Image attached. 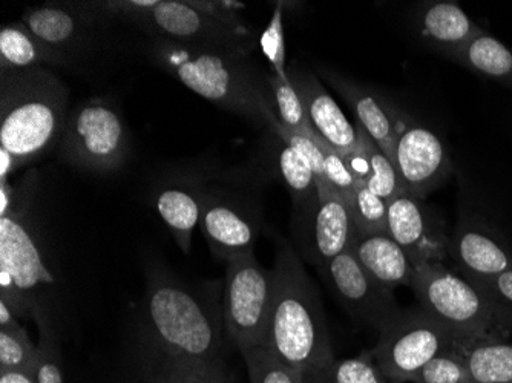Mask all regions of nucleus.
Instances as JSON below:
<instances>
[{
    "label": "nucleus",
    "mask_w": 512,
    "mask_h": 383,
    "mask_svg": "<svg viewBox=\"0 0 512 383\" xmlns=\"http://www.w3.org/2000/svg\"><path fill=\"white\" fill-rule=\"evenodd\" d=\"M143 328L152 357L188 362H224L223 305L204 301L171 273L155 269L146 282Z\"/></svg>",
    "instance_id": "f257e3e1"
},
{
    "label": "nucleus",
    "mask_w": 512,
    "mask_h": 383,
    "mask_svg": "<svg viewBox=\"0 0 512 383\" xmlns=\"http://www.w3.org/2000/svg\"><path fill=\"white\" fill-rule=\"evenodd\" d=\"M275 244L273 302L264 347L302 374L329 364L335 353L321 296L301 256L281 236Z\"/></svg>",
    "instance_id": "f03ea898"
},
{
    "label": "nucleus",
    "mask_w": 512,
    "mask_h": 383,
    "mask_svg": "<svg viewBox=\"0 0 512 383\" xmlns=\"http://www.w3.org/2000/svg\"><path fill=\"white\" fill-rule=\"evenodd\" d=\"M151 56L161 68L214 105L266 126V74L244 51L151 39ZM267 128V126H266Z\"/></svg>",
    "instance_id": "7ed1b4c3"
},
{
    "label": "nucleus",
    "mask_w": 512,
    "mask_h": 383,
    "mask_svg": "<svg viewBox=\"0 0 512 383\" xmlns=\"http://www.w3.org/2000/svg\"><path fill=\"white\" fill-rule=\"evenodd\" d=\"M69 91L48 68L0 74V148L20 167L59 145L68 118Z\"/></svg>",
    "instance_id": "20e7f679"
},
{
    "label": "nucleus",
    "mask_w": 512,
    "mask_h": 383,
    "mask_svg": "<svg viewBox=\"0 0 512 383\" xmlns=\"http://www.w3.org/2000/svg\"><path fill=\"white\" fill-rule=\"evenodd\" d=\"M92 5L105 22L135 25L151 39L217 46L249 54L255 48V34L226 27L194 10L188 0H103Z\"/></svg>",
    "instance_id": "39448f33"
},
{
    "label": "nucleus",
    "mask_w": 512,
    "mask_h": 383,
    "mask_svg": "<svg viewBox=\"0 0 512 383\" xmlns=\"http://www.w3.org/2000/svg\"><path fill=\"white\" fill-rule=\"evenodd\" d=\"M411 289L419 307L465 341H503L508 336L483 293L444 262L416 264Z\"/></svg>",
    "instance_id": "423d86ee"
},
{
    "label": "nucleus",
    "mask_w": 512,
    "mask_h": 383,
    "mask_svg": "<svg viewBox=\"0 0 512 383\" xmlns=\"http://www.w3.org/2000/svg\"><path fill=\"white\" fill-rule=\"evenodd\" d=\"M34 204L0 218V301L19 319L33 318L43 289L54 284L34 224Z\"/></svg>",
    "instance_id": "0eeeda50"
},
{
    "label": "nucleus",
    "mask_w": 512,
    "mask_h": 383,
    "mask_svg": "<svg viewBox=\"0 0 512 383\" xmlns=\"http://www.w3.org/2000/svg\"><path fill=\"white\" fill-rule=\"evenodd\" d=\"M59 155L82 171H119L129 155V134L117 106L102 97L77 105L66 118Z\"/></svg>",
    "instance_id": "6e6552de"
},
{
    "label": "nucleus",
    "mask_w": 512,
    "mask_h": 383,
    "mask_svg": "<svg viewBox=\"0 0 512 383\" xmlns=\"http://www.w3.org/2000/svg\"><path fill=\"white\" fill-rule=\"evenodd\" d=\"M470 341L428 315L424 308H401L381 331L371 353L379 370L390 383H411L419 371L434 357Z\"/></svg>",
    "instance_id": "1a4fd4ad"
},
{
    "label": "nucleus",
    "mask_w": 512,
    "mask_h": 383,
    "mask_svg": "<svg viewBox=\"0 0 512 383\" xmlns=\"http://www.w3.org/2000/svg\"><path fill=\"white\" fill-rule=\"evenodd\" d=\"M223 319L227 341L238 350L266 345L273 302V270L264 269L255 252L226 262Z\"/></svg>",
    "instance_id": "9d476101"
},
{
    "label": "nucleus",
    "mask_w": 512,
    "mask_h": 383,
    "mask_svg": "<svg viewBox=\"0 0 512 383\" xmlns=\"http://www.w3.org/2000/svg\"><path fill=\"white\" fill-rule=\"evenodd\" d=\"M201 232L220 261L255 252L263 229V215L255 201L226 190L209 189L203 195Z\"/></svg>",
    "instance_id": "9b49d317"
},
{
    "label": "nucleus",
    "mask_w": 512,
    "mask_h": 383,
    "mask_svg": "<svg viewBox=\"0 0 512 383\" xmlns=\"http://www.w3.org/2000/svg\"><path fill=\"white\" fill-rule=\"evenodd\" d=\"M298 255L316 269L352 246L358 227L347 201L318 181V203L293 221Z\"/></svg>",
    "instance_id": "f8f14e48"
},
{
    "label": "nucleus",
    "mask_w": 512,
    "mask_h": 383,
    "mask_svg": "<svg viewBox=\"0 0 512 383\" xmlns=\"http://www.w3.org/2000/svg\"><path fill=\"white\" fill-rule=\"evenodd\" d=\"M394 166L405 192L427 200L454 172L453 157L445 141L428 126L399 117Z\"/></svg>",
    "instance_id": "ddd939ff"
},
{
    "label": "nucleus",
    "mask_w": 512,
    "mask_h": 383,
    "mask_svg": "<svg viewBox=\"0 0 512 383\" xmlns=\"http://www.w3.org/2000/svg\"><path fill=\"white\" fill-rule=\"evenodd\" d=\"M318 272L345 310L362 324L381 331L401 311L393 292L365 272L350 247L325 262Z\"/></svg>",
    "instance_id": "4468645a"
},
{
    "label": "nucleus",
    "mask_w": 512,
    "mask_h": 383,
    "mask_svg": "<svg viewBox=\"0 0 512 383\" xmlns=\"http://www.w3.org/2000/svg\"><path fill=\"white\" fill-rule=\"evenodd\" d=\"M20 22L65 66L80 56L97 28L109 25L92 2H48L28 8Z\"/></svg>",
    "instance_id": "2eb2a0df"
},
{
    "label": "nucleus",
    "mask_w": 512,
    "mask_h": 383,
    "mask_svg": "<svg viewBox=\"0 0 512 383\" xmlns=\"http://www.w3.org/2000/svg\"><path fill=\"white\" fill-rule=\"evenodd\" d=\"M448 258L460 275L479 289L494 276L512 269V249L505 236L477 213H465L450 235Z\"/></svg>",
    "instance_id": "dca6fc26"
},
{
    "label": "nucleus",
    "mask_w": 512,
    "mask_h": 383,
    "mask_svg": "<svg viewBox=\"0 0 512 383\" xmlns=\"http://www.w3.org/2000/svg\"><path fill=\"white\" fill-rule=\"evenodd\" d=\"M387 233L416 264L445 262L450 235L444 218L424 198L402 192L388 203Z\"/></svg>",
    "instance_id": "f3484780"
},
{
    "label": "nucleus",
    "mask_w": 512,
    "mask_h": 383,
    "mask_svg": "<svg viewBox=\"0 0 512 383\" xmlns=\"http://www.w3.org/2000/svg\"><path fill=\"white\" fill-rule=\"evenodd\" d=\"M287 76L298 92L313 132L341 155L355 152L358 146L356 126L348 122L332 94L312 69L293 62L287 66Z\"/></svg>",
    "instance_id": "a211bd4d"
},
{
    "label": "nucleus",
    "mask_w": 512,
    "mask_h": 383,
    "mask_svg": "<svg viewBox=\"0 0 512 383\" xmlns=\"http://www.w3.org/2000/svg\"><path fill=\"white\" fill-rule=\"evenodd\" d=\"M321 76L350 106L355 114L356 125L361 126L365 134L375 141L394 163L398 115L391 112L390 106L385 105L378 94L365 88L361 83L353 82L348 77L324 68H321Z\"/></svg>",
    "instance_id": "6ab92c4d"
},
{
    "label": "nucleus",
    "mask_w": 512,
    "mask_h": 383,
    "mask_svg": "<svg viewBox=\"0 0 512 383\" xmlns=\"http://www.w3.org/2000/svg\"><path fill=\"white\" fill-rule=\"evenodd\" d=\"M353 255L365 272L394 292L398 287L413 285L416 266L404 249L387 232H356L352 246Z\"/></svg>",
    "instance_id": "aec40b11"
},
{
    "label": "nucleus",
    "mask_w": 512,
    "mask_h": 383,
    "mask_svg": "<svg viewBox=\"0 0 512 383\" xmlns=\"http://www.w3.org/2000/svg\"><path fill=\"white\" fill-rule=\"evenodd\" d=\"M416 23L422 40L447 59L485 31L456 2L424 5L416 16Z\"/></svg>",
    "instance_id": "412c9836"
},
{
    "label": "nucleus",
    "mask_w": 512,
    "mask_h": 383,
    "mask_svg": "<svg viewBox=\"0 0 512 383\" xmlns=\"http://www.w3.org/2000/svg\"><path fill=\"white\" fill-rule=\"evenodd\" d=\"M204 190V184L184 180L161 187L155 195V209L184 255L191 252L192 235L200 226Z\"/></svg>",
    "instance_id": "4be33fe9"
},
{
    "label": "nucleus",
    "mask_w": 512,
    "mask_h": 383,
    "mask_svg": "<svg viewBox=\"0 0 512 383\" xmlns=\"http://www.w3.org/2000/svg\"><path fill=\"white\" fill-rule=\"evenodd\" d=\"M358 131V146L352 154L344 155L348 167L352 169L356 180H362L368 189L384 198L387 203L405 192L398 169L393 160L371 140L361 126Z\"/></svg>",
    "instance_id": "5701e85b"
},
{
    "label": "nucleus",
    "mask_w": 512,
    "mask_h": 383,
    "mask_svg": "<svg viewBox=\"0 0 512 383\" xmlns=\"http://www.w3.org/2000/svg\"><path fill=\"white\" fill-rule=\"evenodd\" d=\"M470 73L499 83L512 91V50L483 31L450 57Z\"/></svg>",
    "instance_id": "b1692460"
},
{
    "label": "nucleus",
    "mask_w": 512,
    "mask_h": 383,
    "mask_svg": "<svg viewBox=\"0 0 512 383\" xmlns=\"http://www.w3.org/2000/svg\"><path fill=\"white\" fill-rule=\"evenodd\" d=\"M45 66H65V63L53 51L43 46L20 20L2 27L0 74Z\"/></svg>",
    "instance_id": "393cba45"
},
{
    "label": "nucleus",
    "mask_w": 512,
    "mask_h": 383,
    "mask_svg": "<svg viewBox=\"0 0 512 383\" xmlns=\"http://www.w3.org/2000/svg\"><path fill=\"white\" fill-rule=\"evenodd\" d=\"M276 163L292 198L295 217L312 209L318 203V178L309 158L295 146L279 140Z\"/></svg>",
    "instance_id": "a878e982"
},
{
    "label": "nucleus",
    "mask_w": 512,
    "mask_h": 383,
    "mask_svg": "<svg viewBox=\"0 0 512 383\" xmlns=\"http://www.w3.org/2000/svg\"><path fill=\"white\" fill-rule=\"evenodd\" d=\"M462 354L474 383H512V345L502 339L471 342Z\"/></svg>",
    "instance_id": "bb28decb"
},
{
    "label": "nucleus",
    "mask_w": 512,
    "mask_h": 383,
    "mask_svg": "<svg viewBox=\"0 0 512 383\" xmlns=\"http://www.w3.org/2000/svg\"><path fill=\"white\" fill-rule=\"evenodd\" d=\"M304 383H390L379 370L371 350L348 359H333L322 367L302 373Z\"/></svg>",
    "instance_id": "cd10ccee"
},
{
    "label": "nucleus",
    "mask_w": 512,
    "mask_h": 383,
    "mask_svg": "<svg viewBox=\"0 0 512 383\" xmlns=\"http://www.w3.org/2000/svg\"><path fill=\"white\" fill-rule=\"evenodd\" d=\"M148 383H230L224 362H188L154 357Z\"/></svg>",
    "instance_id": "c85d7f7f"
},
{
    "label": "nucleus",
    "mask_w": 512,
    "mask_h": 383,
    "mask_svg": "<svg viewBox=\"0 0 512 383\" xmlns=\"http://www.w3.org/2000/svg\"><path fill=\"white\" fill-rule=\"evenodd\" d=\"M267 102L279 123L296 134L315 137L312 126L307 120L306 111L299 99L298 92L293 88L290 79H281L273 73L266 74Z\"/></svg>",
    "instance_id": "c756f323"
},
{
    "label": "nucleus",
    "mask_w": 512,
    "mask_h": 383,
    "mask_svg": "<svg viewBox=\"0 0 512 383\" xmlns=\"http://www.w3.org/2000/svg\"><path fill=\"white\" fill-rule=\"evenodd\" d=\"M33 319L39 330L37 341L36 382L63 383L62 351L53 316L46 305L33 311Z\"/></svg>",
    "instance_id": "7c9ffc66"
},
{
    "label": "nucleus",
    "mask_w": 512,
    "mask_h": 383,
    "mask_svg": "<svg viewBox=\"0 0 512 383\" xmlns=\"http://www.w3.org/2000/svg\"><path fill=\"white\" fill-rule=\"evenodd\" d=\"M250 383H304L302 374L284 364L267 347L241 350Z\"/></svg>",
    "instance_id": "2f4dec72"
},
{
    "label": "nucleus",
    "mask_w": 512,
    "mask_h": 383,
    "mask_svg": "<svg viewBox=\"0 0 512 383\" xmlns=\"http://www.w3.org/2000/svg\"><path fill=\"white\" fill-rule=\"evenodd\" d=\"M359 232H387L388 203L358 180L348 203Z\"/></svg>",
    "instance_id": "473e14b6"
},
{
    "label": "nucleus",
    "mask_w": 512,
    "mask_h": 383,
    "mask_svg": "<svg viewBox=\"0 0 512 383\" xmlns=\"http://www.w3.org/2000/svg\"><path fill=\"white\" fill-rule=\"evenodd\" d=\"M37 345L31 341L27 328H0V370H36Z\"/></svg>",
    "instance_id": "72a5a7b5"
},
{
    "label": "nucleus",
    "mask_w": 512,
    "mask_h": 383,
    "mask_svg": "<svg viewBox=\"0 0 512 383\" xmlns=\"http://www.w3.org/2000/svg\"><path fill=\"white\" fill-rule=\"evenodd\" d=\"M411 383H474L463 359L462 347L445 351L428 362Z\"/></svg>",
    "instance_id": "f704fd0d"
},
{
    "label": "nucleus",
    "mask_w": 512,
    "mask_h": 383,
    "mask_svg": "<svg viewBox=\"0 0 512 383\" xmlns=\"http://www.w3.org/2000/svg\"><path fill=\"white\" fill-rule=\"evenodd\" d=\"M322 157V174H324L325 183L338 192L347 204L352 200L353 190H355L356 180L352 169L348 167L344 155L327 145L318 135L313 137Z\"/></svg>",
    "instance_id": "c9c22d12"
},
{
    "label": "nucleus",
    "mask_w": 512,
    "mask_h": 383,
    "mask_svg": "<svg viewBox=\"0 0 512 383\" xmlns=\"http://www.w3.org/2000/svg\"><path fill=\"white\" fill-rule=\"evenodd\" d=\"M283 10L284 4L276 5L272 19L261 36L260 46L272 66L270 73L276 74L281 79H289L286 66V45H284Z\"/></svg>",
    "instance_id": "e433bc0d"
},
{
    "label": "nucleus",
    "mask_w": 512,
    "mask_h": 383,
    "mask_svg": "<svg viewBox=\"0 0 512 383\" xmlns=\"http://www.w3.org/2000/svg\"><path fill=\"white\" fill-rule=\"evenodd\" d=\"M480 292L483 293L500 327L506 334L512 331V269L494 276L490 281L480 285Z\"/></svg>",
    "instance_id": "4c0bfd02"
},
{
    "label": "nucleus",
    "mask_w": 512,
    "mask_h": 383,
    "mask_svg": "<svg viewBox=\"0 0 512 383\" xmlns=\"http://www.w3.org/2000/svg\"><path fill=\"white\" fill-rule=\"evenodd\" d=\"M16 200V186L8 181H0V218L7 217L13 210Z\"/></svg>",
    "instance_id": "58836bf2"
},
{
    "label": "nucleus",
    "mask_w": 512,
    "mask_h": 383,
    "mask_svg": "<svg viewBox=\"0 0 512 383\" xmlns=\"http://www.w3.org/2000/svg\"><path fill=\"white\" fill-rule=\"evenodd\" d=\"M17 169H20V166L16 158L7 149L0 148V181L10 180Z\"/></svg>",
    "instance_id": "ea45409f"
},
{
    "label": "nucleus",
    "mask_w": 512,
    "mask_h": 383,
    "mask_svg": "<svg viewBox=\"0 0 512 383\" xmlns=\"http://www.w3.org/2000/svg\"><path fill=\"white\" fill-rule=\"evenodd\" d=\"M0 383H37L33 371L0 370Z\"/></svg>",
    "instance_id": "a19ab883"
},
{
    "label": "nucleus",
    "mask_w": 512,
    "mask_h": 383,
    "mask_svg": "<svg viewBox=\"0 0 512 383\" xmlns=\"http://www.w3.org/2000/svg\"><path fill=\"white\" fill-rule=\"evenodd\" d=\"M19 318L14 315L13 310L5 304L4 301H0V328L5 330H13V328L20 327Z\"/></svg>",
    "instance_id": "79ce46f5"
}]
</instances>
